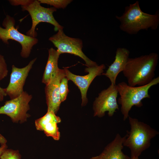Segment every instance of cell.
Returning a JSON list of instances; mask_svg holds the SVG:
<instances>
[{
  "instance_id": "obj_12",
  "label": "cell",
  "mask_w": 159,
  "mask_h": 159,
  "mask_svg": "<svg viewBox=\"0 0 159 159\" xmlns=\"http://www.w3.org/2000/svg\"><path fill=\"white\" fill-rule=\"evenodd\" d=\"M65 77L64 70L58 68L52 76L46 85L45 92L48 110L56 114L61 102L60 100L59 86L62 79Z\"/></svg>"
},
{
  "instance_id": "obj_23",
  "label": "cell",
  "mask_w": 159,
  "mask_h": 159,
  "mask_svg": "<svg viewBox=\"0 0 159 159\" xmlns=\"http://www.w3.org/2000/svg\"><path fill=\"white\" fill-rule=\"evenodd\" d=\"M6 95L5 88H3L0 86V102L3 101L4 97Z\"/></svg>"
},
{
  "instance_id": "obj_21",
  "label": "cell",
  "mask_w": 159,
  "mask_h": 159,
  "mask_svg": "<svg viewBox=\"0 0 159 159\" xmlns=\"http://www.w3.org/2000/svg\"><path fill=\"white\" fill-rule=\"evenodd\" d=\"M34 0H9L10 3L12 5H21V6H26L32 3Z\"/></svg>"
},
{
  "instance_id": "obj_8",
  "label": "cell",
  "mask_w": 159,
  "mask_h": 159,
  "mask_svg": "<svg viewBox=\"0 0 159 159\" xmlns=\"http://www.w3.org/2000/svg\"><path fill=\"white\" fill-rule=\"evenodd\" d=\"M32 98V95L24 91L19 96L6 101L0 107V114L8 116L13 122H24L29 117L27 112L30 109L29 103Z\"/></svg>"
},
{
  "instance_id": "obj_9",
  "label": "cell",
  "mask_w": 159,
  "mask_h": 159,
  "mask_svg": "<svg viewBox=\"0 0 159 159\" xmlns=\"http://www.w3.org/2000/svg\"><path fill=\"white\" fill-rule=\"evenodd\" d=\"M118 93L116 85H111L101 91L93 102L94 116L102 117L106 112L109 116H113L116 110H119L117 100Z\"/></svg>"
},
{
  "instance_id": "obj_19",
  "label": "cell",
  "mask_w": 159,
  "mask_h": 159,
  "mask_svg": "<svg viewBox=\"0 0 159 159\" xmlns=\"http://www.w3.org/2000/svg\"><path fill=\"white\" fill-rule=\"evenodd\" d=\"M21 155L18 150L6 149L0 156V159H21Z\"/></svg>"
},
{
  "instance_id": "obj_4",
  "label": "cell",
  "mask_w": 159,
  "mask_h": 159,
  "mask_svg": "<svg viewBox=\"0 0 159 159\" xmlns=\"http://www.w3.org/2000/svg\"><path fill=\"white\" fill-rule=\"evenodd\" d=\"M159 83V77L154 78L148 84L144 86L132 87L124 82L117 85L118 93L120 97L118 102L121 105V112L125 120L129 116V113L132 107H140L143 105L142 100L145 98H150L149 90L153 86Z\"/></svg>"
},
{
  "instance_id": "obj_18",
  "label": "cell",
  "mask_w": 159,
  "mask_h": 159,
  "mask_svg": "<svg viewBox=\"0 0 159 159\" xmlns=\"http://www.w3.org/2000/svg\"><path fill=\"white\" fill-rule=\"evenodd\" d=\"M68 80L64 77L61 80L59 86V93L60 100L64 101L66 99L69 90L68 89Z\"/></svg>"
},
{
  "instance_id": "obj_15",
  "label": "cell",
  "mask_w": 159,
  "mask_h": 159,
  "mask_svg": "<svg viewBox=\"0 0 159 159\" xmlns=\"http://www.w3.org/2000/svg\"><path fill=\"white\" fill-rule=\"evenodd\" d=\"M127 135V134L122 137L116 134L114 139L108 144L100 154L103 159H131L122 151L123 143Z\"/></svg>"
},
{
  "instance_id": "obj_17",
  "label": "cell",
  "mask_w": 159,
  "mask_h": 159,
  "mask_svg": "<svg viewBox=\"0 0 159 159\" xmlns=\"http://www.w3.org/2000/svg\"><path fill=\"white\" fill-rule=\"evenodd\" d=\"M40 3L53 6L55 8H65L72 1L70 0H38Z\"/></svg>"
},
{
  "instance_id": "obj_20",
  "label": "cell",
  "mask_w": 159,
  "mask_h": 159,
  "mask_svg": "<svg viewBox=\"0 0 159 159\" xmlns=\"http://www.w3.org/2000/svg\"><path fill=\"white\" fill-rule=\"evenodd\" d=\"M8 70L4 56L0 54V80L6 77Z\"/></svg>"
},
{
  "instance_id": "obj_6",
  "label": "cell",
  "mask_w": 159,
  "mask_h": 159,
  "mask_svg": "<svg viewBox=\"0 0 159 159\" xmlns=\"http://www.w3.org/2000/svg\"><path fill=\"white\" fill-rule=\"evenodd\" d=\"M23 11H27L30 15L32 19V25L26 35L34 38L37 36L35 31L37 26L39 23L44 22L49 23L54 26L55 31L62 30L63 27L60 25L54 19L53 13L56 11L54 7L46 8L42 6L38 0H34L28 5L21 6Z\"/></svg>"
},
{
  "instance_id": "obj_25",
  "label": "cell",
  "mask_w": 159,
  "mask_h": 159,
  "mask_svg": "<svg viewBox=\"0 0 159 159\" xmlns=\"http://www.w3.org/2000/svg\"><path fill=\"white\" fill-rule=\"evenodd\" d=\"M131 159H139L138 157H133L131 158Z\"/></svg>"
},
{
  "instance_id": "obj_5",
  "label": "cell",
  "mask_w": 159,
  "mask_h": 159,
  "mask_svg": "<svg viewBox=\"0 0 159 159\" xmlns=\"http://www.w3.org/2000/svg\"><path fill=\"white\" fill-rule=\"evenodd\" d=\"M15 20L14 18L7 15L4 19L2 26H0V39L6 44H8V40L11 39L18 42L21 45L20 53L21 57L24 58H28L33 46L37 44L38 39L23 34L14 26Z\"/></svg>"
},
{
  "instance_id": "obj_10",
  "label": "cell",
  "mask_w": 159,
  "mask_h": 159,
  "mask_svg": "<svg viewBox=\"0 0 159 159\" xmlns=\"http://www.w3.org/2000/svg\"><path fill=\"white\" fill-rule=\"evenodd\" d=\"M105 68V66L104 64L87 67L85 70L88 72V74L84 76H80L74 74L67 68H64L65 77L68 80L72 81L80 90L82 97V106L85 105L87 102V94L90 84L96 77L103 73Z\"/></svg>"
},
{
  "instance_id": "obj_11",
  "label": "cell",
  "mask_w": 159,
  "mask_h": 159,
  "mask_svg": "<svg viewBox=\"0 0 159 159\" xmlns=\"http://www.w3.org/2000/svg\"><path fill=\"white\" fill-rule=\"evenodd\" d=\"M37 59L35 58L31 60L27 65L23 68L12 65L9 83L5 88L7 95L11 99L19 96L24 92L23 87L26 78Z\"/></svg>"
},
{
  "instance_id": "obj_13",
  "label": "cell",
  "mask_w": 159,
  "mask_h": 159,
  "mask_svg": "<svg viewBox=\"0 0 159 159\" xmlns=\"http://www.w3.org/2000/svg\"><path fill=\"white\" fill-rule=\"evenodd\" d=\"M61 121L60 118L55 113L47 110L44 116L35 120V125L37 130L44 131L47 136L57 140L59 139L60 133L57 124Z\"/></svg>"
},
{
  "instance_id": "obj_7",
  "label": "cell",
  "mask_w": 159,
  "mask_h": 159,
  "mask_svg": "<svg viewBox=\"0 0 159 159\" xmlns=\"http://www.w3.org/2000/svg\"><path fill=\"white\" fill-rule=\"evenodd\" d=\"M49 40L57 48V50L60 54L67 53L79 56L85 61L88 67L98 65L96 62L90 59L83 52L82 40L67 36L63 29L59 30L56 34L49 38Z\"/></svg>"
},
{
  "instance_id": "obj_14",
  "label": "cell",
  "mask_w": 159,
  "mask_h": 159,
  "mask_svg": "<svg viewBox=\"0 0 159 159\" xmlns=\"http://www.w3.org/2000/svg\"><path fill=\"white\" fill-rule=\"evenodd\" d=\"M130 54V51L126 48L119 47L117 49L114 61L109 66L106 72L102 74L109 79L111 85H116V78L119 74L124 70Z\"/></svg>"
},
{
  "instance_id": "obj_22",
  "label": "cell",
  "mask_w": 159,
  "mask_h": 159,
  "mask_svg": "<svg viewBox=\"0 0 159 159\" xmlns=\"http://www.w3.org/2000/svg\"><path fill=\"white\" fill-rule=\"evenodd\" d=\"M0 137V141L1 142V146L0 147V156L4 151L7 149V146L6 145V141L4 138Z\"/></svg>"
},
{
  "instance_id": "obj_3",
  "label": "cell",
  "mask_w": 159,
  "mask_h": 159,
  "mask_svg": "<svg viewBox=\"0 0 159 159\" xmlns=\"http://www.w3.org/2000/svg\"><path fill=\"white\" fill-rule=\"evenodd\" d=\"M128 118L130 130L127 132V135L123 145L130 150V158L138 157L143 151L150 146L151 139L158 134L159 132L137 119L129 116Z\"/></svg>"
},
{
  "instance_id": "obj_2",
  "label": "cell",
  "mask_w": 159,
  "mask_h": 159,
  "mask_svg": "<svg viewBox=\"0 0 159 159\" xmlns=\"http://www.w3.org/2000/svg\"><path fill=\"white\" fill-rule=\"evenodd\" d=\"M115 17L120 23V29L130 34H136L142 30H155L159 24V11L154 14L144 12L138 1L125 7L122 14Z\"/></svg>"
},
{
  "instance_id": "obj_16",
  "label": "cell",
  "mask_w": 159,
  "mask_h": 159,
  "mask_svg": "<svg viewBox=\"0 0 159 159\" xmlns=\"http://www.w3.org/2000/svg\"><path fill=\"white\" fill-rule=\"evenodd\" d=\"M49 56L43 74L42 82L46 85L49 81L52 75L59 68L58 62L60 54L53 48L48 50Z\"/></svg>"
},
{
  "instance_id": "obj_24",
  "label": "cell",
  "mask_w": 159,
  "mask_h": 159,
  "mask_svg": "<svg viewBox=\"0 0 159 159\" xmlns=\"http://www.w3.org/2000/svg\"><path fill=\"white\" fill-rule=\"evenodd\" d=\"M90 159H103L101 155L100 154L98 155L93 157L91 158Z\"/></svg>"
},
{
  "instance_id": "obj_26",
  "label": "cell",
  "mask_w": 159,
  "mask_h": 159,
  "mask_svg": "<svg viewBox=\"0 0 159 159\" xmlns=\"http://www.w3.org/2000/svg\"></svg>"
},
{
  "instance_id": "obj_1",
  "label": "cell",
  "mask_w": 159,
  "mask_h": 159,
  "mask_svg": "<svg viewBox=\"0 0 159 159\" xmlns=\"http://www.w3.org/2000/svg\"><path fill=\"white\" fill-rule=\"evenodd\" d=\"M159 56L152 52L133 58H129L122 71L127 85L135 87L146 85L154 78Z\"/></svg>"
}]
</instances>
